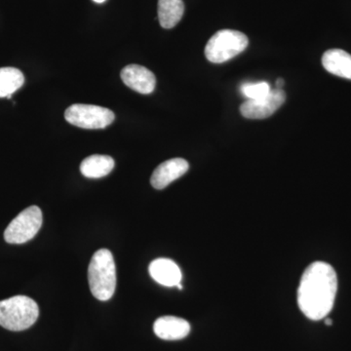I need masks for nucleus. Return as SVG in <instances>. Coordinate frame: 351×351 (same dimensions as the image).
I'll return each mask as SVG.
<instances>
[{"instance_id":"nucleus-14","label":"nucleus","mask_w":351,"mask_h":351,"mask_svg":"<svg viewBox=\"0 0 351 351\" xmlns=\"http://www.w3.org/2000/svg\"><path fill=\"white\" fill-rule=\"evenodd\" d=\"M184 12L182 0H158V20L163 29H173L182 20Z\"/></svg>"},{"instance_id":"nucleus-18","label":"nucleus","mask_w":351,"mask_h":351,"mask_svg":"<svg viewBox=\"0 0 351 351\" xmlns=\"http://www.w3.org/2000/svg\"><path fill=\"white\" fill-rule=\"evenodd\" d=\"M325 324L328 325V326H332V319H329V318H328V319L325 320Z\"/></svg>"},{"instance_id":"nucleus-2","label":"nucleus","mask_w":351,"mask_h":351,"mask_svg":"<svg viewBox=\"0 0 351 351\" xmlns=\"http://www.w3.org/2000/svg\"><path fill=\"white\" fill-rule=\"evenodd\" d=\"M88 281L96 299L103 302L112 299L117 288V267L112 252L100 249L94 254L88 267Z\"/></svg>"},{"instance_id":"nucleus-4","label":"nucleus","mask_w":351,"mask_h":351,"mask_svg":"<svg viewBox=\"0 0 351 351\" xmlns=\"http://www.w3.org/2000/svg\"><path fill=\"white\" fill-rule=\"evenodd\" d=\"M248 38L241 32L221 29L208 41L205 56L211 63H226L241 54L248 47Z\"/></svg>"},{"instance_id":"nucleus-12","label":"nucleus","mask_w":351,"mask_h":351,"mask_svg":"<svg viewBox=\"0 0 351 351\" xmlns=\"http://www.w3.org/2000/svg\"><path fill=\"white\" fill-rule=\"evenodd\" d=\"M322 64L328 73L351 80V55L341 49L328 50L323 54Z\"/></svg>"},{"instance_id":"nucleus-16","label":"nucleus","mask_w":351,"mask_h":351,"mask_svg":"<svg viewBox=\"0 0 351 351\" xmlns=\"http://www.w3.org/2000/svg\"><path fill=\"white\" fill-rule=\"evenodd\" d=\"M271 91L269 83L265 82L245 83L241 86V93L247 100H257L267 96Z\"/></svg>"},{"instance_id":"nucleus-13","label":"nucleus","mask_w":351,"mask_h":351,"mask_svg":"<svg viewBox=\"0 0 351 351\" xmlns=\"http://www.w3.org/2000/svg\"><path fill=\"white\" fill-rule=\"evenodd\" d=\"M114 160L112 157L94 154V156H88L82 161L80 171L84 177L89 179H100L110 174L114 168Z\"/></svg>"},{"instance_id":"nucleus-1","label":"nucleus","mask_w":351,"mask_h":351,"mask_svg":"<svg viewBox=\"0 0 351 351\" xmlns=\"http://www.w3.org/2000/svg\"><path fill=\"white\" fill-rule=\"evenodd\" d=\"M338 292V277L331 265L315 262L304 270L298 289V304L308 319L318 321L331 313Z\"/></svg>"},{"instance_id":"nucleus-3","label":"nucleus","mask_w":351,"mask_h":351,"mask_svg":"<svg viewBox=\"0 0 351 351\" xmlns=\"http://www.w3.org/2000/svg\"><path fill=\"white\" fill-rule=\"evenodd\" d=\"M38 316V304L27 295H15L0 301V326L9 331L29 329Z\"/></svg>"},{"instance_id":"nucleus-8","label":"nucleus","mask_w":351,"mask_h":351,"mask_svg":"<svg viewBox=\"0 0 351 351\" xmlns=\"http://www.w3.org/2000/svg\"><path fill=\"white\" fill-rule=\"evenodd\" d=\"M121 80L126 86L140 94H151L156 89V75L140 64H129L122 69Z\"/></svg>"},{"instance_id":"nucleus-10","label":"nucleus","mask_w":351,"mask_h":351,"mask_svg":"<svg viewBox=\"0 0 351 351\" xmlns=\"http://www.w3.org/2000/svg\"><path fill=\"white\" fill-rule=\"evenodd\" d=\"M154 334L165 341H179L189 336L191 325L188 321L176 316H162L154 324Z\"/></svg>"},{"instance_id":"nucleus-17","label":"nucleus","mask_w":351,"mask_h":351,"mask_svg":"<svg viewBox=\"0 0 351 351\" xmlns=\"http://www.w3.org/2000/svg\"><path fill=\"white\" fill-rule=\"evenodd\" d=\"M276 89H282L284 85V80L282 78H278L276 82Z\"/></svg>"},{"instance_id":"nucleus-5","label":"nucleus","mask_w":351,"mask_h":351,"mask_svg":"<svg viewBox=\"0 0 351 351\" xmlns=\"http://www.w3.org/2000/svg\"><path fill=\"white\" fill-rule=\"evenodd\" d=\"M43 221L40 208H27L7 226L4 232V239L9 244H24L38 234L43 226Z\"/></svg>"},{"instance_id":"nucleus-11","label":"nucleus","mask_w":351,"mask_h":351,"mask_svg":"<svg viewBox=\"0 0 351 351\" xmlns=\"http://www.w3.org/2000/svg\"><path fill=\"white\" fill-rule=\"evenodd\" d=\"M149 271L154 281L166 287H174L182 281L179 265L170 258H156L149 265Z\"/></svg>"},{"instance_id":"nucleus-6","label":"nucleus","mask_w":351,"mask_h":351,"mask_svg":"<svg viewBox=\"0 0 351 351\" xmlns=\"http://www.w3.org/2000/svg\"><path fill=\"white\" fill-rule=\"evenodd\" d=\"M64 119L71 125L83 129H104L110 126L115 115L108 108L76 104L66 108Z\"/></svg>"},{"instance_id":"nucleus-7","label":"nucleus","mask_w":351,"mask_h":351,"mask_svg":"<svg viewBox=\"0 0 351 351\" xmlns=\"http://www.w3.org/2000/svg\"><path fill=\"white\" fill-rule=\"evenodd\" d=\"M286 93L282 89H271L267 96L257 100H247L240 106L245 119H265L271 117L285 103Z\"/></svg>"},{"instance_id":"nucleus-19","label":"nucleus","mask_w":351,"mask_h":351,"mask_svg":"<svg viewBox=\"0 0 351 351\" xmlns=\"http://www.w3.org/2000/svg\"><path fill=\"white\" fill-rule=\"evenodd\" d=\"M93 1L96 2V3H104L106 0H93Z\"/></svg>"},{"instance_id":"nucleus-15","label":"nucleus","mask_w":351,"mask_h":351,"mask_svg":"<svg viewBox=\"0 0 351 351\" xmlns=\"http://www.w3.org/2000/svg\"><path fill=\"white\" fill-rule=\"evenodd\" d=\"M24 83L25 76L20 69L0 68V98L11 99Z\"/></svg>"},{"instance_id":"nucleus-9","label":"nucleus","mask_w":351,"mask_h":351,"mask_svg":"<svg viewBox=\"0 0 351 351\" xmlns=\"http://www.w3.org/2000/svg\"><path fill=\"white\" fill-rule=\"evenodd\" d=\"M189 164L184 158H173L161 163L152 173L151 184L156 189H163L188 172Z\"/></svg>"}]
</instances>
